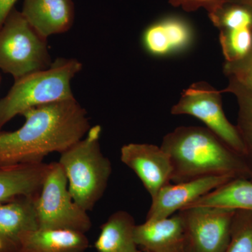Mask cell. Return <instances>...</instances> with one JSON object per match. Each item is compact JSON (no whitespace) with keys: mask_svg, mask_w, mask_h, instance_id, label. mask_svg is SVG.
Returning <instances> with one entry per match:
<instances>
[{"mask_svg":"<svg viewBox=\"0 0 252 252\" xmlns=\"http://www.w3.org/2000/svg\"><path fill=\"white\" fill-rule=\"evenodd\" d=\"M223 72L252 94V47L243 59L235 62H225Z\"/></svg>","mask_w":252,"mask_h":252,"instance_id":"obj_23","label":"cell"},{"mask_svg":"<svg viewBox=\"0 0 252 252\" xmlns=\"http://www.w3.org/2000/svg\"><path fill=\"white\" fill-rule=\"evenodd\" d=\"M121 160L135 172L152 198L171 182V160L160 147L150 144H125L121 149Z\"/></svg>","mask_w":252,"mask_h":252,"instance_id":"obj_9","label":"cell"},{"mask_svg":"<svg viewBox=\"0 0 252 252\" xmlns=\"http://www.w3.org/2000/svg\"><path fill=\"white\" fill-rule=\"evenodd\" d=\"M228 79V86L221 91L230 93L236 97L238 104L236 127L245 148L243 158L248 167L249 180L252 182V94L235 79Z\"/></svg>","mask_w":252,"mask_h":252,"instance_id":"obj_19","label":"cell"},{"mask_svg":"<svg viewBox=\"0 0 252 252\" xmlns=\"http://www.w3.org/2000/svg\"><path fill=\"white\" fill-rule=\"evenodd\" d=\"M209 18L220 31L252 28V9L240 3L228 1Z\"/></svg>","mask_w":252,"mask_h":252,"instance_id":"obj_21","label":"cell"},{"mask_svg":"<svg viewBox=\"0 0 252 252\" xmlns=\"http://www.w3.org/2000/svg\"><path fill=\"white\" fill-rule=\"evenodd\" d=\"M160 147L171 160L173 183L212 176L250 179L243 157L207 127H177L163 137Z\"/></svg>","mask_w":252,"mask_h":252,"instance_id":"obj_2","label":"cell"},{"mask_svg":"<svg viewBox=\"0 0 252 252\" xmlns=\"http://www.w3.org/2000/svg\"><path fill=\"white\" fill-rule=\"evenodd\" d=\"M23 116L22 127L0 131V165L44 162L49 154L62 153L81 140L91 127L75 98L34 107Z\"/></svg>","mask_w":252,"mask_h":252,"instance_id":"obj_1","label":"cell"},{"mask_svg":"<svg viewBox=\"0 0 252 252\" xmlns=\"http://www.w3.org/2000/svg\"><path fill=\"white\" fill-rule=\"evenodd\" d=\"M193 207H220L252 212V182L245 178L233 179L189 204L183 210Z\"/></svg>","mask_w":252,"mask_h":252,"instance_id":"obj_18","label":"cell"},{"mask_svg":"<svg viewBox=\"0 0 252 252\" xmlns=\"http://www.w3.org/2000/svg\"><path fill=\"white\" fill-rule=\"evenodd\" d=\"M0 79H1V77H0Z\"/></svg>","mask_w":252,"mask_h":252,"instance_id":"obj_27","label":"cell"},{"mask_svg":"<svg viewBox=\"0 0 252 252\" xmlns=\"http://www.w3.org/2000/svg\"><path fill=\"white\" fill-rule=\"evenodd\" d=\"M168 1L172 6L182 7L188 12L203 8L208 12L209 17H210L218 12L228 0H168Z\"/></svg>","mask_w":252,"mask_h":252,"instance_id":"obj_24","label":"cell"},{"mask_svg":"<svg viewBox=\"0 0 252 252\" xmlns=\"http://www.w3.org/2000/svg\"><path fill=\"white\" fill-rule=\"evenodd\" d=\"M46 39L21 11L13 9L0 28V69L16 80L49 67L52 62Z\"/></svg>","mask_w":252,"mask_h":252,"instance_id":"obj_5","label":"cell"},{"mask_svg":"<svg viewBox=\"0 0 252 252\" xmlns=\"http://www.w3.org/2000/svg\"><path fill=\"white\" fill-rule=\"evenodd\" d=\"M225 252H252V212L236 210L231 226V238Z\"/></svg>","mask_w":252,"mask_h":252,"instance_id":"obj_22","label":"cell"},{"mask_svg":"<svg viewBox=\"0 0 252 252\" xmlns=\"http://www.w3.org/2000/svg\"><path fill=\"white\" fill-rule=\"evenodd\" d=\"M49 163L0 165V203L21 197L35 196L40 191Z\"/></svg>","mask_w":252,"mask_h":252,"instance_id":"obj_14","label":"cell"},{"mask_svg":"<svg viewBox=\"0 0 252 252\" xmlns=\"http://www.w3.org/2000/svg\"><path fill=\"white\" fill-rule=\"evenodd\" d=\"M35 196L21 197L0 203V252H21L23 233L38 228Z\"/></svg>","mask_w":252,"mask_h":252,"instance_id":"obj_13","label":"cell"},{"mask_svg":"<svg viewBox=\"0 0 252 252\" xmlns=\"http://www.w3.org/2000/svg\"><path fill=\"white\" fill-rule=\"evenodd\" d=\"M228 1H230V2H236L240 3V4H245L252 9V0H228Z\"/></svg>","mask_w":252,"mask_h":252,"instance_id":"obj_26","label":"cell"},{"mask_svg":"<svg viewBox=\"0 0 252 252\" xmlns=\"http://www.w3.org/2000/svg\"><path fill=\"white\" fill-rule=\"evenodd\" d=\"M220 41L225 62L243 59L252 47V28L220 31Z\"/></svg>","mask_w":252,"mask_h":252,"instance_id":"obj_20","label":"cell"},{"mask_svg":"<svg viewBox=\"0 0 252 252\" xmlns=\"http://www.w3.org/2000/svg\"><path fill=\"white\" fill-rule=\"evenodd\" d=\"M134 238L143 252H185L183 221L179 212L136 224Z\"/></svg>","mask_w":252,"mask_h":252,"instance_id":"obj_12","label":"cell"},{"mask_svg":"<svg viewBox=\"0 0 252 252\" xmlns=\"http://www.w3.org/2000/svg\"><path fill=\"white\" fill-rule=\"evenodd\" d=\"M222 94L221 91L206 83H195L184 91L179 102L172 107L171 114L190 115L201 121L209 130L243 157L245 148L236 126L227 119L222 108Z\"/></svg>","mask_w":252,"mask_h":252,"instance_id":"obj_7","label":"cell"},{"mask_svg":"<svg viewBox=\"0 0 252 252\" xmlns=\"http://www.w3.org/2000/svg\"><path fill=\"white\" fill-rule=\"evenodd\" d=\"M21 13L46 39L70 30L75 17L72 0H24Z\"/></svg>","mask_w":252,"mask_h":252,"instance_id":"obj_11","label":"cell"},{"mask_svg":"<svg viewBox=\"0 0 252 252\" xmlns=\"http://www.w3.org/2000/svg\"><path fill=\"white\" fill-rule=\"evenodd\" d=\"M102 127H91L85 137L61 153L73 200L86 211L94 210L103 196L112 172V162L101 149Z\"/></svg>","mask_w":252,"mask_h":252,"instance_id":"obj_4","label":"cell"},{"mask_svg":"<svg viewBox=\"0 0 252 252\" xmlns=\"http://www.w3.org/2000/svg\"><path fill=\"white\" fill-rule=\"evenodd\" d=\"M236 210L193 207L178 212L185 233V252H225L231 238Z\"/></svg>","mask_w":252,"mask_h":252,"instance_id":"obj_8","label":"cell"},{"mask_svg":"<svg viewBox=\"0 0 252 252\" xmlns=\"http://www.w3.org/2000/svg\"><path fill=\"white\" fill-rule=\"evenodd\" d=\"M36 223L43 229H67L86 233L92 227L88 212L73 200L64 169L49 163L40 191L34 198Z\"/></svg>","mask_w":252,"mask_h":252,"instance_id":"obj_6","label":"cell"},{"mask_svg":"<svg viewBox=\"0 0 252 252\" xmlns=\"http://www.w3.org/2000/svg\"><path fill=\"white\" fill-rule=\"evenodd\" d=\"M135 219L127 212L117 211L100 226L94 243L97 252H143L134 238Z\"/></svg>","mask_w":252,"mask_h":252,"instance_id":"obj_17","label":"cell"},{"mask_svg":"<svg viewBox=\"0 0 252 252\" xmlns=\"http://www.w3.org/2000/svg\"><path fill=\"white\" fill-rule=\"evenodd\" d=\"M233 179L235 178L230 176H212L181 183L167 184L152 198L146 220L171 217Z\"/></svg>","mask_w":252,"mask_h":252,"instance_id":"obj_10","label":"cell"},{"mask_svg":"<svg viewBox=\"0 0 252 252\" xmlns=\"http://www.w3.org/2000/svg\"><path fill=\"white\" fill-rule=\"evenodd\" d=\"M18 0H0V28L2 27Z\"/></svg>","mask_w":252,"mask_h":252,"instance_id":"obj_25","label":"cell"},{"mask_svg":"<svg viewBox=\"0 0 252 252\" xmlns=\"http://www.w3.org/2000/svg\"><path fill=\"white\" fill-rule=\"evenodd\" d=\"M82 67L77 59L59 58L46 69L15 80L7 94L0 99V129L30 109L75 98L71 81Z\"/></svg>","mask_w":252,"mask_h":252,"instance_id":"obj_3","label":"cell"},{"mask_svg":"<svg viewBox=\"0 0 252 252\" xmlns=\"http://www.w3.org/2000/svg\"><path fill=\"white\" fill-rule=\"evenodd\" d=\"M193 40L190 25L178 17H168L149 26L144 32L142 43L146 51L164 56L187 49Z\"/></svg>","mask_w":252,"mask_h":252,"instance_id":"obj_15","label":"cell"},{"mask_svg":"<svg viewBox=\"0 0 252 252\" xmlns=\"http://www.w3.org/2000/svg\"><path fill=\"white\" fill-rule=\"evenodd\" d=\"M89 243L81 232L37 228L23 233L21 252H86Z\"/></svg>","mask_w":252,"mask_h":252,"instance_id":"obj_16","label":"cell"}]
</instances>
